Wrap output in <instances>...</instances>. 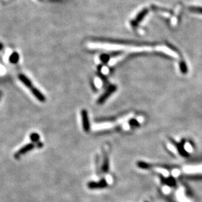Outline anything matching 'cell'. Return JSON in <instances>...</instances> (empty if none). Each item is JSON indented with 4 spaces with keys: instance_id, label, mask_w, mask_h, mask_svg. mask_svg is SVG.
<instances>
[{
    "instance_id": "6da1fadb",
    "label": "cell",
    "mask_w": 202,
    "mask_h": 202,
    "mask_svg": "<svg viewBox=\"0 0 202 202\" xmlns=\"http://www.w3.org/2000/svg\"><path fill=\"white\" fill-rule=\"evenodd\" d=\"M81 119L84 131L85 132H89L90 129V124L88 112L86 109H83L81 111Z\"/></svg>"
},
{
    "instance_id": "7a4b0ae2",
    "label": "cell",
    "mask_w": 202,
    "mask_h": 202,
    "mask_svg": "<svg viewBox=\"0 0 202 202\" xmlns=\"http://www.w3.org/2000/svg\"><path fill=\"white\" fill-rule=\"evenodd\" d=\"M115 90H116L115 86H111L110 87L107 88V90L98 98V100L97 101V104H102L103 103H104L107 100V99L111 95V94L114 91H115Z\"/></svg>"
},
{
    "instance_id": "3957f363",
    "label": "cell",
    "mask_w": 202,
    "mask_h": 202,
    "mask_svg": "<svg viewBox=\"0 0 202 202\" xmlns=\"http://www.w3.org/2000/svg\"><path fill=\"white\" fill-rule=\"evenodd\" d=\"M87 186L90 189H100V188H105L107 186V183L105 179H101L99 182H90L88 183Z\"/></svg>"
},
{
    "instance_id": "277c9868",
    "label": "cell",
    "mask_w": 202,
    "mask_h": 202,
    "mask_svg": "<svg viewBox=\"0 0 202 202\" xmlns=\"http://www.w3.org/2000/svg\"><path fill=\"white\" fill-rule=\"evenodd\" d=\"M35 147L34 144L33 143H29V144H27L26 145H24L23 147H22L21 149L18 151L15 154V157L16 158H19V156H20L22 154H24L27 152H28L32 150Z\"/></svg>"
},
{
    "instance_id": "5b68a950",
    "label": "cell",
    "mask_w": 202,
    "mask_h": 202,
    "mask_svg": "<svg viewBox=\"0 0 202 202\" xmlns=\"http://www.w3.org/2000/svg\"><path fill=\"white\" fill-rule=\"evenodd\" d=\"M19 79L20 81L23 83L26 87H28L30 90H31L34 87L32 82L29 79L28 77H26L24 74H20L19 75Z\"/></svg>"
},
{
    "instance_id": "8992f818",
    "label": "cell",
    "mask_w": 202,
    "mask_h": 202,
    "mask_svg": "<svg viewBox=\"0 0 202 202\" xmlns=\"http://www.w3.org/2000/svg\"><path fill=\"white\" fill-rule=\"evenodd\" d=\"M30 90L31 91V92H32L33 95L35 97H36L39 101H41V102L45 101V100H46L45 97H44V96L43 95V94L41 92H40L37 88H35V87H34L32 88Z\"/></svg>"
},
{
    "instance_id": "52a82bcc",
    "label": "cell",
    "mask_w": 202,
    "mask_h": 202,
    "mask_svg": "<svg viewBox=\"0 0 202 202\" xmlns=\"http://www.w3.org/2000/svg\"><path fill=\"white\" fill-rule=\"evenodd\" d=\"M109 161L108 156L106 154L104 156V161H103V164H102V171L107 173L109 171Z\"/></svg>"
},
{
    "instance_id": "ba28073f",
    "label": "cell",
    "mask_w": 202,
    "mask_h": 202,
    "mask_svg": "<svg viewBox=\"0 0 202 202\" xmlns=\"http://www.w3.org/2000/svg\"><path fill=\"white\" fill-rule=\"evenodd\" d=\"M20 60V55L17 52H13L9 56V62L11 64H15L19 62Z\"/></svg>"
},
{
    "instance_id": "9c48e42d",
    "label": "cell",
    "mask_w": 202,
    "mask_h": 202,
    "mask_svg": "<svg viewBox=\"0 0 202 202\" xmlns=\"http://www.w3.org/2000/svg\"><path fill=\"white\" fill-rule=\"evenodd\" d=\"M30 138L33 142H38L40 140V136H39V135L37 133H32L30 134Z\"/></svg>"
},
{
    "instance_id": "30bf717a",
    "label": "cell",
    "mask_w": 202,
    "mask_h": 202,
    "mask_svg": "<svg viewBox=\"0 0 202 202\" xmlns=\"http://www.w3.org/2000/svg\"><path fill=\"white\" fill-rule=\"evenodd\" d=\"M100 60L102 62L107 63V62H109V60L110 59V56L109 55H106V54H103V55H101L100 56Z\"/></svg>"
},
{
    "instance_id": "8fae6325",
    "label": "cell",
    "mask_w": 202,
    "mask_h": 202,
    "mask_svg": "<svg viewBox=\"0 0 202 202\" xmlns=\"http://www.w3.org/2000/svg\"><path fill=\"white\" fill-rule=\"evenodd\" d=\"M2 48H3V44H2V43H0V51L2 50Z\"/></svg>"
},
{
    "instance_id": "7c38bea8",
    "label": "cell",
    "mask_w": 202,
    "mask_h": 202,
    "mask_svg": "<svg viewBox=\"0 0 202 202\" xmlns=\"http://www.w3.org/2000/svg\"><path fill=\"white\" fill-rule=\"evenodd\" d=\"M2 92L1 91H0V99H1V97H2Z\"/></svg>"
}]
</instances>
